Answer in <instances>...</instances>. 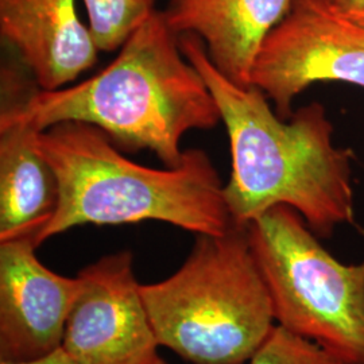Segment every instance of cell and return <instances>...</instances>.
I'll use <instances>...</instances> for the list:
<instances>
[{
  "instance_id": "2e32d148",
  "label": "cell",
  "mask_w": 364,
  "mask_h": 364,
  "mask_svg": "<svg viewBox=\"0 0 364 364\" xmlns=\"http://www.w3.org/2000/svg\"><path fill=\"white\" fill-rule=\"evenodd\" d=\"M151 364H169V363H166V362H165V360H164V359H162V358H161V356H159V358H158V359H156V362H154V363H151Z\"/></svg>"
},
{
  "instance_id": "5bb4252c",
  "label": "cell",
  "mask_w": 364,
  "mask_h": 364,
  "mask_svg": "<svg viewBox=\"0 0 364 364\" xmlns=\"http://www.w3.org/2000/svg\"><path fill=\"white\" fill-rule=\"evenodd\" d=\"M293 4L364 27V0H294Z\"/></svg>"
},
{
  "instance_id": "7c38bea8",
  "label": "cell",
  "mask_w": 364,
  "mask_h": 364,
  "mask_svg": "<svg viewBox=\"0 0 364 364\" xmlns=\"http://www.w3.org/2000/svg\"><path fill=\"white\" fill-rule=\"evenodd\" d=\"M99 52H117L158 11L156 0H82Z\"/></svg>"
},
{
  "instance_id": "9c48e42d",
  "label": "cell",
  "mask_w": 364,
  "mask_h": 364,
  "mask_svg": "<svg viewBox=\"0 0 364 364\" xmlns=\"http://www.w3.org/2000/svg\"><path fill=\"white\" fill-rule=\"evenodd\" d=\"M0 34L42 91L75 82L97 61L76 0H0Z\"/></svg>"
},
{
  "instance_id": "5b68a950",
  "label": "cell",
  "mask_w": 364,
  "mask_h": 364,
  "mask_svg": "<svg viewBox=\"0 0 364 364\" xmlns=\"http://www.w3.org/2000/svg\"><path fill=\"white\" fill-rule=\"evenodd\" d=\"M245 227L277 326L346 364H364V260L341 263L287 205Z\"/></svg>"
},
{
  "instance_id": "7a4b0ae2",
  "label": "cell",
  "mask_w": 364,
  "mask_h": 364,
  "mask_svg": "<svg viewBox=\"0 0 364 364\" xmlns=\"http://www.w3.org/2000/svg\"><path fill=\"white\" fill-rule=\"evenodd\" d=\"M1 109L39 130L82 122L120 149L150 150L165 166L181 164L183 136L221 122L207 82L185 57L180 37L158 10L99 73L55 91L27 85L19 72L1 76Z\"/></svg>"
},
{
  "instance_id": "ba28073f",
  "label": "cell",
  "mask_w": 364,
  "mask_h": 364,
  "mask_svg": "<svg viewBox=\"0 0 364 364\" xmlns=\"http://www.w3.org/2000/svg\"><path fill=\"white\" fill-rule=\"evenodd\" d=\"M33 236L0 242V362H26L63 347L80 278L48 269Z\"/></svg>"
},
{
  "instance_id": "30bf717a",
  "label": "cell",
  "mask_w": 364,
  "mask_h": 364,
  "mask_svg": "<svg viewBox=\"0 0 364 364\" xmlns=\"http://www.w3.org/2000/svg\"><path fill=\"white\" fill-rule=\"evenodd\" d=\"M294 0H169L164 15L180 37L203 41L210 63L239 87H251L260 48Z\"/></svg>"
},
{
  "instance_id": "8fae6325",
  "label": "cell",
  "mask_w": 364,
  "mask_h": 364,
  "mask_svg": "<svg viewBox=\"0 0 364 364\" xmlns=\"http://www.w3.org/2000/svg\"><path fill=\"white\" fill-rule=\"evenodd\" d=\"M41 131L0 109V242L36 239L58 205V180L39 149Z\"/></svg>"
},
{
  "instance_id": "3957f363",
  "label": "cell",
  "mask_w": 364,
  "mask_h": 364,
  "mask_svg": "<svg viewBox=\"0 0 364 364\" xmlns=\"http://www.w3.org/2000/svg\"><path fill=\"white\" fill-rule=\"evenodd\" d=\"M39 149L57 176L60 198L34 239L37 247L87 224L162 221L196 235H223L234 225L220 176L204 150L186 149L177 166L150 168L123 156L105 132L82 122L41 131Z\"/></svg>"
},
{
  "instance_id": "8992f818",
  "label": "cell",
  "mask_w": 364,
  "mask_h": 364,
  "mask_svg": "<svg viewBox=\"0 0 364 364\" xmlns=\"http://www.w3.org/2000/svg\"><path fill=\"white\" fill-rule=\"evenodd\" d=\"M63 348L73 364H151L159 358L134 273V255L119 251L80 273Z\"/></svg>"
},
{
  "instance_id": "9a60e30c",
  "label": "cell",
  "mask_w": 364,
  "mask_h": 364,
  "mask_svg": "<svg viewBox=\"0 0 364 364\" xmlns=\"http://www.w3.org/2000/svg\"><path fill=\"white\" fill-rule=\"evenodd\" d=\"M0 364H73L69 355L64 351V348H58L52 353L41 356L37 359H31L26 362H0Z\"/></svg>"
},
{
  "instance_id": "6da1fadb",
  "label": "cell",
  "mask_w": 364,
  "mask_h": 364,
  "mask_svg": "<svg viewBox=\"0 0 364 364\" xmlns=\"http://www.w3.org/2000/svg\"><path fill=\"white\" fill-rule=\"evenodd\" d=\"M180 46L205 80L227 129L231 176L224 198L234 225L245 227L277 205L297 210L324 239L353 224V154L336 147L324 105L314 102L281 119L259 88L223 76L198 37L180 36Z\"/></svg>"
},
{
  "instance_id": "52a82bcc",
  "label": "cell",
  "mask_w": 364,
  "mask_h": 364,
  "mask_svg": "<svg viewBox=\"0 0 364 364\" xmlns=\"http://www.w3.org/2000/svg\"><path fill=\"white\" fill-rule=\"evenodd\" d=\"M340 81L364 88V27L293 4L264 39L251 82L281 119L293 100L316 82Z\"/></svg>"
},
{
  "instance_id": "277c9868",
  "label": "cell",
  "mask_w": 364,
  "mask_h": 364,
  "mask_svg": "<svg viewBox=\"0 0 364 364\" xmlns=\"http://www.w3.org/2000/svg\"><path fill=\"white\" fill-rule=\"evenodd\" d=\"M141 294L158 344L192 364L250 362L275 326L246 227L196 235L181 267Z\"/></svg>"
},
{
  "instance_id": "4fadbf2b",
  "label": "cell",
  "mask_w": 364,
  "mask_h": 364,
  "mask_svg": "<svg viewBox=\"0 0 364 364\" xmlns=\"http://www.w3.org/2000/svg\"><path fill=\"white\" fill-rule=\"evenodd\" d=\"M250 364H346L318 344L277 326Z\"/></svg>"
}]
</instances>
